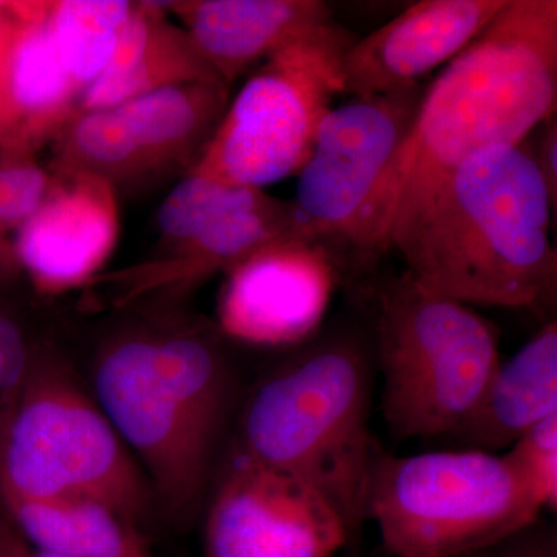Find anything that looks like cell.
<instances>
[{
	"instance_id": "obj_19",
	"label": "cell",
	"mask_w": 557,
	"mask_h": 557,
	"mask_svg": "<svg viewBox=\"0 0 557 557\" xmlns=\"http://www.w3.org/2000/svg\"><path fill=\"white\" fill-rule=\"evenodd\" d=\"M218 81L225 83L188 33L164 20L156 3H139L121 27L108 67L84 90L81 109L116 108L150 91Z\"/></svg>"
},
{
	"instance_id": "obj_14",
	"label": "cell",
	"mask_w": 557,
	"mask_h": 557,
	"mask_svg": "<svg viewBox=\"0 0 557 557\" xmlns=\"http://www.w3.org/2000/svg\"><path fill=\"white\" fill-rule=\"evenodd\" d=\"M119 236L112 183L65 170L39 208L22 223L17 252L36 288L58 295L90 281Z\"/></svg>"
},
{
	"instance_id": "obj_7",
	"label": "cell",
	"mask_w": 557,
	"mask_h": 557,
	"mask_svg": "<svg viewBox=\"0 0 557 557\" xmlns=\"http://www.w3.org/2000/svg\"><path fill=\"white\" fill-rule=\"evenodd\" d=\"M358 39L333 20L262 62L190 174L259 189L298 175L322 120L343 95L341 61Z\"/></svg>"
},
{
	"instance_id": "obj_27",
	"label": "cell",
	"mask_w": 557,
	"mask_h": 557,
	"mask_svg": "<svg viewBox=\"0 0 557 557\" xmlns=\"http://www.w3.org/2000/svg\"><path fill=\"white\" fill-rule=\"evenodd\" d=\"M0 557H36L5 516L0 518Z\"/></svg>"
},
{
	"instance_id": "obj_29",
	"label": "cell",
	"mask_w": 557,
	"mask_h": 557,
	"mask_svg": "<svg viewBox=\"0 0 557 557\" xmlns=\"http://www.w3.org/2000/svg\"><path fill=\"white\" fill-rule=\"evenodd\" d=\"M35 553V552H33ZM36 557H58V556H47V555H38V553H35ZM124 557H150L148 549L146 552H139L137 555H131V556H124Z\"/></svg>"
},
{
	"instance_id": "obj_15",
	"label": "cell",
	"mask_w": 557,
	"mask_h": 557,
	"mask_svg": "<svg viewBox=\"0 0 557 557\" xmlns=\"http://www.w3.org/2000/svg\"><path fill=\"white\" fill-rule=\"evenodd\" d=\"M50 2H11L13 35L0 64V148L24 153L61 131L83 91L53 39Z\"/></svg>"
},
{
	"instance_id": "obj_10",
	"label": "cell",
	"mask_w": 557,
	"mask_h": 557,
	"mask_svg": "<svg viewBox=\"0 0 557 557\" xmlns=\"http://www.w3.org/2000/svg\"><path fill=\"white\" fill-rule=\"evenodd\" d=\"M344 547L343 523L313 487L230 449L209 500L207 557H332Z\"/></svg>"
},
{
	"instance_id": "obj_4",
	"label": "cell",
	"mask_w": 557,
	"mask_h": 557,
	"mask_svg": "<svg viewBox=\"0 0 557 557\" xmlns=\"http://www.w3.org/2000/svg\"><path fill=\"white\" fill-rule=\"evenodd\" d=\"M358 306L372 313L388 434L395 442L448 437L500 364L496 325L424 288L406 270L376 274Z\"/></svg>"
},
{
	"instance_id": "obj_2",
	"label": "cell",
	"mask_w": 557,
	"mask_h": 557,
	"mask_svg": "<svg viewBox=\"0 0 557 557\" xmlns=\"http://www.w3.org/2000/svg\"><path fill=\"white\" fill-rule=\"evenodd\" d=\"M555 214L525 146H490L458 164L394 249L410 276L440 296L553 321Z\"/></svg>"
},
{
	"instance_id": "obj_6",
	"label": "cell",
	"mask_w": 557,
	"mask_h": 557,
	"mask_svg": "<svg viewBox=\"0 0 557 557\" xmlns=\"http://www.w3.org/2000/svg\"><path fill=\"white\" fill-rule=\"evenodd\" d=\"M541 512L505 457L482 450H383L370 475L369 520L392 556L474 555L533 525Z\"/></svg>"
},
{
	"instance_id": "obj_24",
	"label": "cell",
	"mask_w": 557,
	"mask_h": 557,
	"mask_svg": "<svg viewBox=\"0 0 557 557\" xmlns=\"http://www.w3.org/2000/svg\"><path fill=\"white\" fill-rule=\"evenodd\" d=\"M50 180L30 163L0 168V225L24 223L42 203Z\"/></svg>"
},
{
	"instance_id": "obj_8",
	"label": "cell",
	"mask_w": 557,
	"mask_h": 557,
	"mask_svg": "<svg viewBox=\"0 0 557 557\" xmlns=\"http://www.w3.org/2000/svg\"><path fill=\"white\" fill-rule=\"evenodd\" d=\"M423 91L416 84L330 109L299 171L293 203L310 239L329 249L344 288L370 200L412 129Z\"/></svg>"
},
{
	"instance_id": "obj_18",
	"label": "cell",
	"mask_w": 557,
	"mask_h": 557,
	"mask_svg": "<svg viewBox=\"0 0 557 557\" xmlns=\"http://www.w3.org/2000/svg\"><path fill=\"white\" fill-rule=\"evenodd\" d=\"M557 416V324L545 322L496 372L467 420L443 442L496 454L531 428Z\"/></svg>"
},
{
	"instance_id": "obj_22",
	"label": "cell",
	"mask_w": 557,
	"mask_h": 557,
	"mask_svg": "<svg viewBox=\"0 0 557 557\" xmlns=\"http://www.w3.org/2000/svg\"><path fill=\"white\" fill-rule=\"evenodd\" d=\"M255 189L189 172L161 205L160 230L168 239L183 244L196 236L209 220L236 207Z\"/></svg>"
},
{
	"instance_id": "obj_23",
	"label": "cell",
	"mask_w": 557,
	"mask_h": 557,
	"mask_svg": "<svg viewBox=\"0 0 557 557\" xmlns=\"http://www.w3.org/2000/svg\"><path fill=\"white\" fill-rule=\"evenodd\" d=\"M504 457L542 511L556 512L557 416L527 431Z\"/></svg>"
},
{
	"instance_id": "obj_13",
	"label": "cell",
	"mask_w": 557,
	"mask_h": 557,
	"mask_svg": "<svg viewBox=\"0 0 557 557\" xmlns=\"http://www.w3.org/2000/svg\"><path fill=\"white\" fill-rule=\"evenodd\" d=\"M509 0H421L358 39L341 61L343 95L368 97L420 84L485 30Z\"/></svg>"
},
{
	"instance_id": "obj_9",
	"label": "cell",
	"mask_w": 557,
	"mask_h": 557,
	"mask_svg": "<svg viewBox=\"0 0 557 557\" xmlns=\"http://www.w3.org/2000/svg\"><path fill=\"white\" fill-rule=\"evenodd\" d=\"M94 397L137 460L157 504L180 520L196 515L222 443L194 423L168 386L152 338H126L104 350L95 368Z\"/></svg>"
},
{
	"instance_id": "obj_25",
	"label": "cell",
	"mask_w": 557,
	"mask_h": 557,
	"mask_svg": "<svg viewBox=\"0 0 557 557\" xmlns=\"http://www.w3.org/2000/svg\"><path fill=\"white\" fill-rule=\"evenodd\" d=\"M465 557H557L556 530L549 523L537 520L500 544Z\"/></svg>"
},
{
	"instance_id": "obj_17",
	"label": "cell",
	"mask_w": 557,
	"mask_h": 557,
	"mask_svg": "<svg viewBox=\"0 0 557 557\" xmlns=\"http://www.w3.org/2000/svg\"><path fill=\"white\" fill-rule=\"evenodd\" d=\"M288 237L310 239L295 203L256 188L239 205L209 220L196 236L178 244L174 256L121 278L124 298L175 285L190 287L218 271H228L265 245Z\"/></svg>"
},
{
	"instance_id": "obj_20",
	"label": "cell",
	"mask_w": 557,
	"mask_h": 557,
	"mask_svg": "<svg viewBox=\"0 0 557 557\" xmlns=\"http://www.w3.org/2000/svg\"><path fill=\"white\" fill-rule=\"evenodd\" d=\"M0 502L5 519L38 555L124 557L148 549L139 527L97 498Z\"/></svg>"
},
{
	"instance_id": "obj_11",
	"label": "cell",
	"mask_w": 557,
	"mask_h": 557,
	"mask_svg": "<svg viewBox=\"0 0 557 557\" xmlns=\"http://www.w3.org/2000/svg\"><path fill=\"white\" fill-rule=\"evenodd\" d=\"M228 87L183 84L86 113L75 131L76 157L110 183L189 159L196 164L228 108Z\"/></svg>"
},
{
	"instance_id": "obj_16",
	"label": "cell",
	"mask_w": 557,
	"mask_h": 557,
	"mask_svg": "<svg viewBox=\"0 0 557 557\" xmlns=\"http://www.w3.org/2000/svg\"><path fill=\"white\" fill-rule=\"evenodd\" d=\"M196 49L226 84L335 20L322 0H197L172 3Z\"/></svg>"
},
{
	"instance_id": "obj_26",
	"label": "cell",
	"mask_w": 557,
	"mask_h": 557,
	"mask_svg": "<svg viewBox=\"0 0 557 557\" xmlns=\"http://www.w3.org/2000/svg\"><path fill=\"white\" fill-rule=\"evenodd\" d=\"M522 145L536 164L539 174L544 180L553 207H557V120L549 116L531 132Z\"/></svg>"
},
{
	"instance_id": "obj_28",
	"label": "cell",
	"mask_w": 557,
	"mask_h": 557,
	"mask_svg": "<svg viewBox=\"0 0 557 557\" xmlns=\"http://www.w3.org/2000/svg\"><path fill=\"white\" fill-rule=\"evenodd\" d=\"M14 13L11 2H0V64L5 58L11 35H13Z\"/></svg>"
},
{
	"instance_id": "obj_3",
	"label": "cell",
	"mask_w": 557,
	"mask_h": 557,
	"mask_svg": "<svg viewBox=\"0 0 557 557\" xmlns=\"http://www.w3.org/2000/svg\"><path fill=\"white\" fill-rule=\"evenodd\" d=\"M375 368L369 322L335 319L252 388L231 445L313 487L338 516L350 548L369 520L370 475L383 453L370 432Z\"/></svg>"
},
{
	"instance_id": "obj_5",
	"label": "cell",
	"mask_w": 557,
	"mask_h": 557,
	"mask_svg": "<svg viewBox=\"0 0 557 557\" xmlns=\"http://www.w3.org/2000/svg\"><path fill=\"white\" fill-rule=\"evenodd\" d=\"M89 497L135 525L152 490L94 395L57 361L30 362L0 426V500Z\"/></svg>"
},
{
	"instance_id": "obj_12",
	"label": "cell",
	"mask_w": 557,
	"mask_h": 557,
	"mask_svg": "<svg viewBox=\"0 0 557 557\" xmlns=\"http://www.w3.org/2000/svg\"><path fill=\"white\" fill-rule=\"evenodd\" d=\"M336 285L338 271L321 242H273L226 271L220 330L251 346H299L322 327Z\"/></svg>"
},
{
	"instance_id": "obj_21",
	"label": "cell",
	"mask_w": 557,
	"mask_h": 557,
	"mask_svg": "<svg viewBox=\"0 0 557 557\" xmlns=\"http://www.w3.org/2000/svg\"><path fill=\"white\" fill-rule=\"evenodd\" d=\"M131 2L65 0L50 2L47 24L69 75L83 91L108 67Z\"/></svg>"
},
{
	"instance_id": "obj_1",
	"label": "cell",
	"mask_w": 557,
	"mask_h": 557,
	"mask_svg": "<svg viewBox=\"0 0 557 557\" xmlns=\"http://www.w3.org/2000/svg\"><path fill=\"white\" fill-rule=\"evenodd\" d=\"M557 104V2L509 0L424 89L405 145L384 171L359 233L351 288L364 287L472 153L520 145Z\"/></svg>"
}]
</instances>
